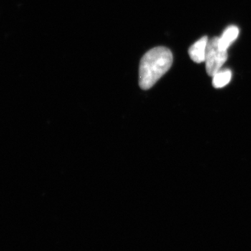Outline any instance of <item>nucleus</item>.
<instances>
[{"instance_id":"nucleus-1","label":"nucleus","mask_w":251,"mask_h":251,"mask_svg":"<svg viewBox=\"0 0 251 251\" xmlns=\"http://www.w3.org/2000/svg\"><path fill=\"white\" fill-rule=\"evenodd\" d=\"M173 61V54L166 47H156L149 50L140 62V87L143 90H149L152 87L171 69Z\"/></svg>"},{"instance_id":"nucleus-2","label":"nucleus","mask_w":251,"mask_h":251,"mask_svg":"<svg viewBox=\"0 0 251 251\" xmlns=\"http://www.w3.org/2000/svg\"><path fill=\"white\" fill-rule=\"evenodd\" d=\"M228 54L227 50L220 49L219 37H214L208 41L206 47L205 62L206 71L208 75L212 77L227 61Z\"/></svg>"},{"instance_id":"nucleus-3","label":"nucleus","mask_w":251,"mask_h":251,"mask_svg":"<svg viewBox=\"0 0 251 251\" xmlns=\"http://www.w3.org/2000/svg\"><path fill=\"white\" fill-rule=\"evenodd\" d=\"M208 41L209 39L207 36H203L190 47L188 50V54L193 62L196 63L204 62Z\"/></svg>"},{"instance_id":"nucleus-4","label":"nucleus","mask_w":251,"mask_h":251,"mask_svg":"<svg viewBox=\"0 0 251 251\" xmlns=\"http://www.w3.org/2000/svg\"><path fill=\"white\" fill-rule=\"evenodd\" d=\"M239 29L237 26L231 25L226 28L221 37H219L220 49L227 50L231 44L237 39Z\"/></svg>"},{"instance_id":"nucleus-5","label":"nucleus","mask_w":251,"mask_h":251,"mask_svg":"<svg viewBox=\"0 0 251 251\" xmlns=\"http://www.w3.org/2000/svg\"><path fill=\"white\" fill-rule=\"evenodd\" d=\"M212 77L213 86L216 89L222 88L230 82L232 79V72L228 69H221Z\"/></svg>"}]
</instances>
